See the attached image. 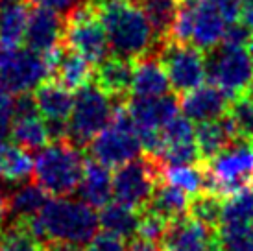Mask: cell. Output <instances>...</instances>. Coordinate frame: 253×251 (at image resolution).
<instances>
[{
    "mask_svg": "<svg viewBox=\"0 0 253 251\" xmlns=\"http://www.w3.org/2000/svg\"><path fill=\"white\" fill-rule=\"evenodd\" d=\"M225 17L218 9L214 0H200L196 7L194 19V32L190 42L200 50L209 52L216 44L224 41L225 34Z\"/></svg>",
    "mask_w": 253,
    "mask_h": 251,
    "instance_id": "17",
    "label": "cell"
},
{
    "mask_svg": "<svg viewBox=\"0 0 253 251\" xmlns=\"http://www.w3.org/2000/svg\"><path fill=\"white\" fill-rule=\"evenodd\" d=\"M240 21L248 24L253 30V0H244L242 6V13H240Z\"/></svg>",
    "mask_w": 253,
    "mask_h": 251,
    "instance_id": "45",
    "label": "cell"
},
{
    "mask_svg": "<svg viewBox=\"0 0 253 251\" xmlns=\"http://www.w3.org/2000/svg\"><path fill=\"white\" fill-rule=\"evenodd\" d=\"M161 248L163 251H222L216 229L200 223L189 214L170 220Z\"/></svg>",
    "mask_w": 253,
    "mask_h": 251,
    "instance_id": "12",
    "label": "cell"
},
{
    "mask_svg": "<svg viewBox=\"0 0 253 251\" xmlns=\"http://www.w3.org/2000/svg\"><path fill=\"white\" fill-rule=\"evenodd\" d=\"M165 163L159 157L144 154L117 168L113 175V196L117 202L142 210L163 181Z\"/></svg>",
    "mask_w": 253,
    "mask_h": 251,
    "instance_id": "8",
    "label": "cell"
},
{
    "mask_svg": "<svg viewBox=\"0 0 253 251\" xmlns=\"http://www.w3.org/2000/svg\"><path fill=\"white\" fill-rule=\"evenodd\" d=\"M63 41L69 44V48L76 50L94 67L106 61L111 52L104 22L92 2L80 6L67 17Z\"/></svg>",
    "mask_w": 253,
    "mask_h": 251,
    "instance_id": "9",
    "label": "cell"
},
{
    "mask_svg": "<svg viewBox=\"0 0 253 251\" xmlns=\"http://www.w3.org/2000/svg\"><path fill=\"white\" fill-rule=\"evenodd\" d=\"M246 96L250 98V100H252V102H253V84L250 85V89H248V91H246Z\"/></svg>",
    "mask_w": 253,
    "mask_h": 251,
    "instance_id": "48",
    "label": "cell"
},
{
    "mask_svg": "<svg viewBox=\"0 0 253 251\" xmlns=\"http://www.w3.org/2000/svg\"><path fill=\"white\" fill-rule=\"evenodd\" d=\"M157 57L167 70L172 89L179 94L204 85L207 76L205 56L192 42H177L172 39L161 41Z\"/></svg>",
    "mask_w": 253,
    "mask_h": 251,
    "instance_id": "10",
    "label": "cell"
},
{
    "mask_svg": "<svg viewBox=\"0 0 253 251\" xmlns=\"http://www.w3.org/2000/svg\"><path fill=\"white\" fill-rule=\"evenodd\" d=\"M204 163L207 190L224 200L253 185V140L235 137L222 152Z\"/></svg>",
    "mask_w": 253,
    "mask_h": 251,
    "instance_id": "4",
    "label": "cell"
},
{
    "mask_svg": "<svg viewBox=\"0 0 253 251\" xmlns=\"http://www.w3.org/2000/svg\"><path fill=\"white\" fill-rule=\"evenodd\" d=\"M30 11L22 4L7 6L0 9V44L7 48L19 46L26 35Z\"/></svg>",
    "mask_w": 253,
    "mask_h": 251,
    "instance_id": "29",
    "label": "cell"
},
{
    "mask_svg": "<svg viewBox=\"0 0 253 251\" xmlns=\"http://www.w3.org/2000/svg\"><path fill=\"white\" fill-rule=\"evenodd\" d=\"M169 227V220H165L163 216L150 212V210H141V222H139V229H137V237L161 244L163 237L167 233Z\"/></svg>",
    "mask_w": 253,
    "mask_h": 251,
    "instance_id": "37",
    "label": "cell"
},
{
    "mask_svg": "<svg viewBox=\"0 0 253 251\" xmlns=\"http://www.w3.org/2000/svg\"><path fill=\"white\" fill-rule=\"evenodd\" d=\"M85 251H127L126 238L109 231L96 233L91 242L85 246Z\"/></svg>",
    "mask_w": 253,
    "mask_h": 251,
    "instance_id": "39",
    "label": "cell"
},
{
    "mask_svg": "<svg viewBox=\"0 0 253 251\" xmlns=\"http://www.w3.org/2000/svg\"><path fill=\"white\" fill-rule=\"evenodd\" d=\"M36 104L42 119L48 122H65L71 117L74 94L59 82H42L36 89Z\"/></svg>",
    "mask_w": 253,
    "mask_h": 251,
    "instance_id": "20",
    "label": "cell"
},
{
    "mask_svg": "<svg viewBox=\"0 0 253 251\" xmlns=\"http://www.w3.org/2000/svg\"><path fill=\"white\" fill-rule=\"evenodd\" d=\"M135 59L124 56H109L106 61L96 65L94 84L100 85L107 94L117 100H127V92H131L135 76Z\"/></svg>",
    "mask_w": 253,
    "mask_h": 251,
    "instance_id": "16",
    "label": "cell"
},
{
    "mask_svg": "<svg viewBox=\"0 0 253 251\" xmlns=\"http://www.w3.org/2000/svg\"><path fill=\"white\" fill-rule=\"evenodd\" d=\"M170 87L172 85H170L169 74H167L163 63L159 61V57L155 54L137 59L133 85H131V96H163V94H169Z\"/></svg>",
    "mask_w": 253,
    "mask_h": 251,
    "instance_id": "19",
    "label": "cell"
},
{
    "mask_svg": "<svg viewBox=\"0 0 253 251\" xmlns=\"http://www.w3.org/2000/svg\"><path fill=\"white\" fill-rule=\"evenodd\" d=\"M126 104L135 129H163V126L177 117L181 109L179 100L172 92L152 98L131 96Z\"/></svg>",
    "mask_w": 253,
    "mask_h": 251,
    "instance_id": "13",
    "label": "cell"
},
{
    "mask_svg": "<svg viewBox=\"0 0 253 251\" xmlns=\"http://www.w3.org/2000/svg\"><path fill=\"white\" fill-rule=\"evenodd\" d=\"M34 174V159L28 154V150L15 146L6 148L4 155V167H2V177L6 181L11 183H24L30 179V175Z\"/></svg>",
    "mask_w": 253,
    "mask_h": 251,
    "instance_id": "32",
    "label": "cell"
},
{
    "mask_svg": "<svg viewBox=\"0 0 253 251\" xmlns=\"http://www.w3.org/2000/svg\"><path fill=\"white\" fill-rule=\"evenodd\" d=\"M50 76L48 63L42 54L32 48H7L0 69V87L13 94L37 89Z\"/></svg>",
    "mask_w": 253,
    "mask_h": 251,
    "instance_id": "11",
    "label": "cell"
},
{
    "mask_svg": "<svg viewBox=\"0 0 253 251\" xmlns=\"http://www.w3.org/2000/svg\"><path fill=\"white\" fill-rule=\"evenodd\" d=\"M0 251H42V246L24 223L17 222L0 229Z\"/></svg>",
    "mask_w": 253,
    "mask_h": 251,
    "instance_id": "34",
    "label": "cell"
},
{
    "mask_svg": "<svg viewBox=\"0 0 253 251\" xmlns=\"http://www.w3.org/2000/svg\"><path fill=\"white\" fill-rule=\"evenodd\" d=\"M117 56L141 59L157 54L161 41L135 0H92Z\"/></svg>",
    "mask_w": 253,
    "mask_h": 251,
    "instance_id": "2",
    "label": "cell"
},
{
    "mask_svg": "<svg viewBox=\"0 0 253 251\" xmlns=\"http://www.w3.org/2000/svg\"><path fill=\"white\" fill-rule=\"evenodd\" d=\"M159 159L165 165H196V163H202V155H200L196 140H187V142L165 144Z\"/></svg>",
    "mask_w": 253,
    "mask_h": 251,
    "instance_id": "36",
    "label": "cell"
},
{
    "mask_svg": "<svg viewBox=\"0 0 253 251\" xmlns=\"http://www.w3.org/2000/svg\"><path fill=\"white\" fill-rule=\"evenodd\" d=\"M163 137L165 144L170 142H187V140H196V129L192 126V120L187 117L177 115L174 119L163 126Z\"/></svg>",
    "mask_w": 253,
    "mask_h": 251,
    "instance_id": "38",
    "label": "cell"
},
{
    "mask_svg": "<svg viewBox=\"0 0 253 251\" xmlns=\"http://www.w3.org/2000/svg\"><path fill=\"white\" fill-rule=\"evenodd\" d=\"M98 218L104 231L115 233L122 238H131L133 235H137V229H139L141 210L120 202H109L106 207H102Z\"/></svg>",
    "mask_w": 253,
    "mask_h": 251,
    "instance_id": "24",
    "label": "cell"
},
{
    "mask_svg": "<svg viewBox=\"0 0 253 251\" xmlns=\"http://www.w3.org/2000/svg\"><path fill=\"white\" fill-rule=\"evenodd\" d=\"M22 0H0V9L7 6H15V4H21Z\"/></svg>",
    "mask_w": 253,
    "mask_h": 251,
    "instance_id": "46",
    "label": "cell"
},
{
    "mask_svg": "<svg viewBox=\"0 0 253 251\" xmlns=\"http://www.w3.org/2000/svg\"><path fill=\"white\" fill-rule=\"evenodd\" d=\"M127 251H163V248L161 244H155V242H150L144 238H137L129 244Z\"/></svg>",
    "mask_w": 253,
    "mask_h": 251,
    "instance_id": "44",
    "label": "cell"
},
{
    "mask_svg": "<svg viewBox=\"0 0 253 251\" xmlns=\"http://www.w3.org/2000/svg\"><path fill=\"white\" fill-rule=\"evenodd\" d=\"M189 202L190 196L187 192H183L181 188L174 187L167 181H161L155 187L150 202L142 210L155 212V214H159L170 222V220L185 216L189 212Z\"/></svg>",
    "mask_w": 253,
    "mask_h": 251,
    "instance_id": "23",
    "label": "cell"
},
{
    "mask_svg": "<svg viewBox=\"0 0 253 251\" xmlns=\"http://www.w3.org/2000/svg\"><path fill=\"white\" fill-rule=\"evenodd\" d=\"M248 52H250V56H252V59H253V37L250 39V42H248Z\"/></svg>",
    "mask_w": 253,
    "mask_h": 251,
    "instance_id": "47",
    "label": "cell"
},
{
    "mask_svg": "<svg viewBox=\"0 0 253 251\" xmlns=\"http://www.w3.org/2000/svg\"><path fill=\"white\" fill-rule=\"evenodd\" d=\"M181 111L183 115L190 119L192 122H209L224 117L231 98L227 96L222 89H218L216 85H200L192 91L185 92L181 98Z\"/></svg>",
    "mask_w": 253,
    "mask_h": 251,
    "instance_id": "14",
    "label": "cell"
},
{
    "mask_svg": "<svg viewBox=\"0 0 253 251\" xmlns=\"http://www.w3.org/2000/svg\"><path fill=\"white\" fill-rule=\"evenodd\" d=\"M222 210H224V198L214 192L204 190L190 198L187 214L211 229H218L222 223Z\"/></svg>",
    "mask_w": 253,
    "mask_h": 251,
    "instance_id": "30",
    "label": "cell"
},
{
    "mask_svg": "<svg viewBox=\"0 0 253 251\" xmlns=\"http://www.w3.org/2000/svg\"><path fill=\"white\" fill-rule=\"evenodd\" d=\"M30 2L37 7L52 9V11H56V13L63 15L65 19H67L72 11H76L80 6L85 4L84 0H30Z\"/></svg>",
    "mask_w": 253,
    "mask_h": 251,
    "instance_id": "42",
    "label": "cell"
},
{
    "mask_svg": "<svg viewBox=\"0 0 253 251\" xmlns=\"http://www.w3.org/2000/svg\"><path fill=\"white\" fill-rule=\"evenodd\" d=\"M163 181L181 188L183 192H187L192 198V196L207 190L205 163L202 161V163H196V165H165Z\"/></svg>",
    "mask_w": 253,
    "mask_h": 251,
    "instance_id": "27",
    "label": "cell"
},
{
    "mask_svg": "<svg viewBox=\"0 0 253 251\" xmlns=\"http://www.w3.org/2000/svg\"><path fill=\"white\" fill-rule=\"evenodd\" d=\"M48 192L39 183H19L7 196V220L9 223L24 222L37 216L48 202Z\"/></svg>",
    "mask_w": 253,
    "mask_h": 251,
    "instance_id": "21",
    "label": "cell"
},
{
    "mask_svg": "<svg viewBox=\"0 0 253 251\" xmlns=\"http://www.w3.org/2000/svg\"><path fill=\"white\" fill-rule=\"evenodd\" d=\"M207 78L231 98L244 96L253 84V59L246 46L220 42L205 56Z\"/></svg>",
    "mask_w": 253,
    "mask_h": 251,
    "instance_id": "7",
    "label": "cell"
},
{
    "mask_svg": "<svg viewBox=\"0 0 253 251\" xmlns=\"http://www.w3.org/2000/svg\"><path fill=\"white\" fill-rule=\"evenodd\" d=\"M117 98L107 94L100 85L87 84L74 94L72 113L67 122V139L76 146H85L102 129L111 124Z\"/></svg>",
    "mask_w": 253,
    "mask_h": 251,
    "instance_id": "5",
    "label": "cell"
},
{
    "mask_svg": "<svg viewBox=\"0 0 253 251\" xmlns=\"http://www.w3.org/2000/svg\"><path fill=\"white\" fill-rule=\"evenodd\" d=\"M214 2H216L218 9L222 11V15L225 17L227 22H233V21H237V19H240L244 0H214Z\"/></svg>",
    "mask_w": 253,
    "mask_h": 251,
    "instance_id": "43",
    "label": "cell"
},
{
    "mask_svg": "<svg viewBox=\"0 0 253 251\" xmlns=\"http://www.w3.org/2000/svg\"><path fill=\"white\" fill-rule=\"evenodd\" d=\"M65 26H67V19L63 15L56 13L52 9L37 7L30 13L28 28L24 35L26 46L39 54H46L54 46L61 44L65 37Z\"/></svg>",
    "mask_w": 253,
    "mask_h": 251,
    "instance_id": "15",
    "label": "cell"
},
{
    "mask_svg": "<svg viewBox=\"0 0 253 251\" xmlns=\"http://www.w3.org/2000/svg\"><path fill=\"white\" fill-rule=\"evenodd\" d=\"M9 137L19 148L24 150H41L48 144L50 131L48 124L44 119H39V113L37 115H30V117H19L13 120L11 126V131Z\"/></svg>",
    "mask_w": 253,
    "mask_h": 251,
    "instance_id": "25",
    "label": "cell"
},
{
    "mask_svg": "<svg viewBox=\"0 0 253 251\" xmlns=\"http://www.w3.org/2000/svg\"><path fill=\"white\" fill-rule=\"evenodd\" d=\"M84 167L80 148L69 139H61L39 150L34 159V175L48 194L69 196L80 187Z\"/></svg>",
    "mask_w": 253,
    "mask_h": 251,
    "instance_id": "3",
    "label": "cell"
},
{
    "mask_svg": "<svg viewBox=\"0 0 253 251\" xmlns=\"http://www.w3.org/2000/svg\"><path fill=\"white\" fill-rule=\"evenodd\" d=\"M135 2L139 4L150 24L154 26L157 39L167 41L181 6V0H135Z\"/></svg>",
    "mask_w": 253,
    "mask_h": 251,
    "instance_id": "28",
    "label": "cell"
},
{
    "mask_svg": "<svg viewBox=\"0 0 253 251\" xmlns=\"http://www.w3.org/2000/svg\"><path fill=\"white\" fill-rule=\"evenodd\" d=\"M227 115L231 119L239 137H244L248 140H253V102L244 96L233 98Z\"/></svg>",
    "mask_w": 253,
    "mask_h": 251,
    "instance_id": "35",
    "label": "cell"
},
{
    "mask_svg": "<svg viewBox=\"0 0 253 251\" xmlns=\"http://www.w3.org/2000/svg\"><path fill=\"white\" fill-rule=\"evenodd\" d=\"M216 238L222 251H253V222L220 223Z\"/></svg>",
    "mask_w": 253,
    "mask_h": 251,
    "instance_id": "31",
    "label": "cell"
},
{
    "mask_svg": "<svg viewBox=\"0 0 253 251\" xmlns=\"http://www.w3.org/2000/svg\"><path fill=\"white\" fill-rule=\"evenodd\" d=\"M126 100H119L115 105L111 124L91 140L92 159L106 167H122L141 155V140L129 111L124 105Z\"/></svg>",
    "mask_w": 253,
    "mask_h": 251,
    "instance_id": "6",
    "label": "cell"
},
{
    "mask_svg": "<svg viewBox=\"0 0 253 251\" xmlns=\"http://www.w3.org/2000/svg\"><path fill=\"white\" fill-rule=\"evenodd\" d=\"M80 198L94 209H102L111 202L113 196V175L109 167L96 159L85 161L84 175L80 181Z\"/></svg>",
    "mask_w": 253,
    "mask_h": 251,
    "instance_id": "18",
    "label": "cell"
},
{
    "mask_svg": "<svg viewBox=\"0 0 253 251\" xmlns=\"http://www.w3.org/2000/svg\"><path fill=\"white\" fill-rule=\"evenodd\" d=\"M239 133L235 129L229 115L225 113L224 117L209 122H202L196 127V144L202 155V161L212 159L218 152H222Z\"/></svg>",
    "mask_w": 253,
    "mask_h": 251,
    "instance_id": "22",
    "label": "cell"
},
{
    "mask_svg": "<svg viewBox=\"0 0 253 251\" xmlns=\"http://www.w3.org/2000/svg\"><path fill=\"white\" fill-rule=\"evenodd\" d=\"M92 65L89 59H85L82 54H78L76 50H67L65 48L63 56L56 65V69L52 70L57 76L59 84H63L69 89H80L84 85L91 84V78L94 76L92 72Z\"/></svg>",
    "mask_w": 253,
    "mask_h": 251,
    "instance_id": "26",
    "label": "cell"
},
{
    "mask_svg": "<svg viewBox=\"0 0 253 251\" xmlns=\"http://www.w3.org/2000/svg\"><path fill=\"white\" fill-rule=\"evenodd\" d=\"M15 120V100L11 92L0 87V140H4L11 131Z\"/></svg>",
    "mask_w": 253,
    "mask_h": 251,
    "instance_id": "40",
    "label": "cell"
},
{
    "mask_svg": "<svg viewBox=\"0 0 253 251\" xmlns=\"http://www.w3.org/2000/svg\"><path fill=\"white\" fill-rule=\"evenodd\" d=\"M253 37V30L244 24L242 21H233L229 22V26L225 28L224 34V41L227 44H235V46H248L250 39Z\"/></svg>",
    "mask_w": 253,
    "mask_h": 251,
    "instance_id": "41",
    "label": "cell"
},
{
    "mask_svg": "<svg viewBox=\"0 0 253 251\" xmlns=\"http://www.w3.org/2000/svg\"><path fill=\"white\" fill-rule=\"evenodd\" d=\"M22 223L41 246L46 242H63L85 248L96 235L100 218L94 212V207L84 200L56 196L46 202L37 216L28 218Z\"/></svg>",
    "mask_w": 253,
    "mask_h": 251,
    "instance_id": "1",
    "label": "cell"
},
{
    "mask_svg": "<svg viewBox=\"0 0 253 251\" xmlns=\"http://www.w3.org/2000/svg\"><path fill=\"white\" fill-rule=\"evenodd\" d=\"M253 222V185L224 200L222 223Z\"/></svg>",
    "mask_w": 253,
    "mask_h": 251,
    "instance_id": "33",
    "label": "cell"
}]
</instances>
